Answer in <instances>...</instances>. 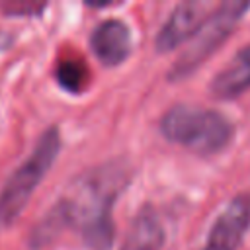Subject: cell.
Here are the masks:
<instances>
[{"label": "cell", "instance_id": "1", "mask_svg": "<svg viewBox=\"0 0 250 250\" xmlns=\"http://www.w3.org/2000/svg\"><path fill=\"white\" fill-rule=\"evenodd\" d=\"M131 168L125 160L104 162L82 174L49 211L61 229H78L84 244L92 250H107L113 244L111 207L121 189L129 184Z\"/></svg>", "mask_w": 250, "mask_h": 250}, {"label": "cell", "instance_id": "2", "mask_svg": "<svg viewBox=\"0 0 250 250\" xmlns=\"http://www.w3.org/2000/svg\"><path fill=\"white\" fill-rule=\"evenodd\" d=\"M160 131L168 141L201 156L223 150L232 139V125L223 113L186 104L174 105L162 115Z\"/></svg>", "mask_w": 250, "mask_h": 250}, {"label": "cell", "instance_id": "3", "mask_svg": "<svg viewBox=\"0 0 250 250\" xmlns=\"http://www.w3.org/2000/svg\"><path fill=\"white\" fill-rule=\"evenodd\" d=\"M61 148V137L57 127H49L37 139L27 160L14 170L0 191V230L6 229L18 213L25 207L29 195L35 191L37 184L51 168L57 152Z\"/></svg>", "mask_w": 250, "mask_h": 250}, {"label": "cell", "instance_id": "4", "mask_svg": "<svg viewBox=\"0 0 250 250\" xmlns=\"http://www.w3.org/2000/svg\"><path fill=\"white\" fill-rule=\"evenodd\" d=\"M250 8V2H223L215 8L211 18L205 21V25L197 31L191 45L180 55L176 64L170 70V80H180L193 72L234 29V25L242 20L244 12Z\"/></svg>", "mask_w": 250, "mask_h": 250}, {"label": "cell", "instance_id": "5", "mask_svg": "<svg viewBox=\"0 0 250 250\" xmlns=\"http://www.w3.org/2000/svg\"><path fill=\"white\" fill-rule=\"evenodd\" d=\"M215 8L209 2H184L176 6V10L170 14L168 21L162 25V29L156 35V49L158 51H172L180 43H184L189 37H195L197 31L205 25V21L211 18Z\"/></svg>", "mask_w": 250, "mask_h": 250}, {"label": "cell", "instance_id": "6", "mask_svg": "<svg viewBox=\"0 0 250 250\" xmlns=\"http://www.w3.org/2000/svg\"><path fill=\"white\" fill-rule=\"evenodd\" d=\"M250 227V197L236 195L213 223L203 250H236Z\"/></svg>", "mask_w": 250, "mask_h": 250}, {"label": "cell", "instance_id": "7", "mask_svg": "<svg viewBox=\"0 0 250 250\" xmlns=\"http://www.w3.org/2000/svg\"><path fill=\"white\" fill-rule=\"evenodd\" d=\"M90 47L104 64H119L131 53V31L117 18L104 20L92 29Z\"/></svg>", "mask_w": 250, "mask_h": 250}, {"label": "cell", "instance_id": "8", "mask_svg": "<svg viewBox=\"0 0 250 250\" xmlns=\"http://www.w3.org/2000/svg\"><path fill=\"white\" fill-rule=\"evenodd\" d=\"M164 227L152 207L145 205L137 211L121 244V250H162L164 246Z\"/></svg>", "mask_w": 250, "mask_h": 250}, {"label": "cell", "instance_id": "9", "mask_svg": "<svg viewBox=\"0 0 250 250\" xmlns=\"http://www.w3.org/2000/svg\"><path fill=\"white\" fill-rule=\"evenodd\" d=\"M248 88H250V45L238 51L230 61V64L215 76L211 84V92L215 98L229 100L240 96Z\"/></svg>", "mask_w": 250, "mask_h": 250}, {"label": "cell", "instance_id": "10", "mask_svg": "<svg viewBox=\"0 0 250 250\" xmlns=\"http://www.w3.org/2000/svg\"><path fill=\"white\" fill-rule=\"evenodd\" d=\"M55 78L66 92L80 94L90 84V68L82 57L62 55L55 64Z\"/></svg>", "mask_w": 250, "mask_h": 250}, {"label": "cell", "instance_id": "11", "mask_svg": "<svg viewBox=\"0 0 250 250\" xmlns=\"http://www.w3.org/2000/svg\"><path fill=\"white\" fill-rule=\"evenodd\" d=\"M43 8H45V4H21V2H8V4H2V10H4L8 16H21L23 12H25L27 16H31V14H39Z\"/></svg>", "mask_w": 250, "mask_h": 250}]
</instances>
